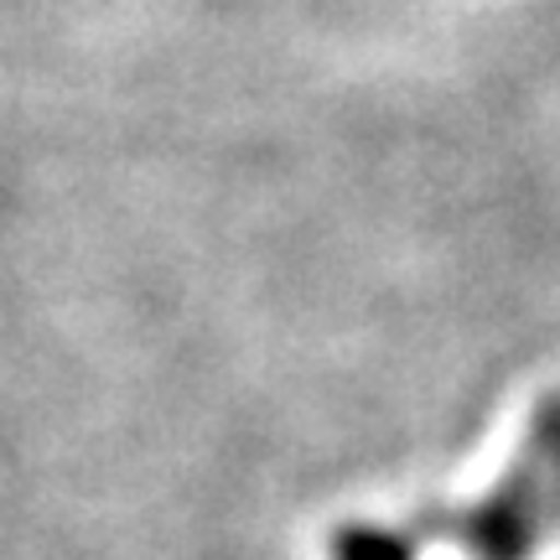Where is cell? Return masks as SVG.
<instances>
[{
    "instance_id": "7a4b0ae2",
    "label": "cell",
    "mask_w": 560,
    "mask_h": 560,
    "mask_svg": "<svg viewBox=\"0 0 560 560\" xmlns=\"http://www.w3.org/2000/svg\"><path fill=\"white\" fill-rule=\"evenodd\" d=\"M332 560H420L416 529H384V524H342L327 545Z\"/></svg>"
},
{
    "instance_id": "6da1fadb",
    "label": "cell",
    "mask_w": 560,
    "mask_h": 560,
    "mask_svg": "<svg viewBox=\"0 0 560 560\" xmlns=\"http://www.w3.org/2000/svg\"><path fill=\"white\" fill-rule=\"evenodd\" d=\"M420 540L462 545L467 560H529L560 529V389L529 416L514 467L472 509H425L410 520Z\"/></svg>"
}]
</instances>
